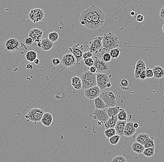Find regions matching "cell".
Instances as JSON below:
<instances>
[{"instance_id":"cell-18","label":"cell","mask_w":164,"mask_h":162,"mask_svg":"<svg viewBox=\"0 0 164 162\" xmlns=\"http://www.w3.org/2000/svg\"><path fill=\"white\" fill-rule=\"evenodd\" d=\"M19 42L17 39L11 38L5 43L6 49L7 51H13L19 49Z\"/></svg>"},{"instance_id":"cell-19","label":"cell","mask_w":164,"mask_h":162,"mask_svg":"<svg viewBox=\"0 0 164 162\" xmlns=\"http://www.w3.org/2000/svg\"><path fill=\"white\" fill-rule=\"evenodd\" d=\"M133 123L131 121L126 122L124 130V136L131 137L135 133L136 129L133 126Z\"/></svg>"},{"instance_id":"cell-48","label":"cell","mask_w":164,"mask_h":162,"mask_svg":"<svg viewBox=\"0 0 164 162\" xmlns=\"http://www.w3.org/2000/svg\"><path fill=\"white\" fill-rule=\"evenodd\" d=\"M164 7L163 6V7H161L160 10V17L162 19H164Z\"/></svg>"},{"instance_id":"cell-24","label":"cell","mask_w":164,"mask_h":162,"mask_svg":"<svg viewBox=\"0 0 164 162\" xmlns=\"http://www.w3.org/2000/svg\"><path fill=\"white\" fill-rule=\"evenodd\" d=\"M71 84L75 89L81 90L82 88L81 79L78 76H74L73 77L71 81Z\"/></svg>"},{"instance_id":"cell-26","label":"cell","mask_w":164,"mask_h":162,"mask_svg":"<svg viewBox=\"0 0 164 162\" xmlns=\"http://www.w3.org/2000/svg\"><path fill=\"white\" fill-rule=\"evenodd\" d=\"M118 120L117 115L113 117H110L108 120L105 123V129H109V128H114Z\"/></svg>"},{"instance_id":"cell-34","label":"cell","mask_w":164,"mask_h":162,"mask_svg":"<svg viewBox=\"0 0 164 162\" xmlns=\"http://www.w3.org/2000/svg\"><path fill=\"white\" fill-rule=\"evenodd\" d=\"M104 134L105 136L107 137L108 139L110 138L111 137L114 136L116 134V130L114 128H109L106 129L104 131Z\"/></svg>"},{"instance_id":"cell-32","label":"cell","mask_w":164,"mask_h":162,"mask_svg":"<svg viewBox=\"0 0 164 162\" xmlns=\"http://www.w3.org/2000/svg\"><path fill=\"white\" fill-rule=\"evenodd\" d=\"M48 39L53 43H55L59 40V34L56 31H52L48 34Z\"/></svg>"},{"instance_id":"cell-47","label":"cell","mask_w":164,"mask_h":162,"mask_svg":"<svg viewBox=\"0 0 164 162\" xmlns=\"http://www.w3.org/2000/svg\"><path fill=\"white\" fill-rule=\"evenodd\" d=\"M147 78L146 76V73H145V70H144L142 73H141L139 75V79H142V80H144Z\"/></svg>"},{"instance_id":"cell-23","label":"cell","mask_w":164,"mask_h":162,"mask_svg":"<svg viewBox=\"0 0 164 162\" xmlns=\"http://www.w3.org/2000/svg\"><path fill=\"white\" fill-rule=\"evenodd\" d=\"M119 106H114V107H109L106 108V110L107 112V114L110 117H113L117 116L118 113L122 109Z\"/></svg>"},{"instance_id":"cell-16","label":"cell","mask_w":164,"mask_h":162,"mask_svg":"<svg viewBox=\"0 0 164 162\" xmlns=\"http://www.w3.org/2000/svg\"><path fill=\"white\" fill-rule=\"evenodd\" d=\"M146 64L144 61L142 60H139L137 62L135 66L134 77L137 79H139V75L144 70L146 69Z\"/></svg>"},{"instance_id":"cell-38","label":"cell","mask_w":164,"mask_h":162,"mask_svg":"<svg viewBox=\"0 0 164 162\" xmlns=\"http://www.w3.org/2000/svg\"><path fill=\"white\" fill-rule=\"evenodd\" d=\"M128 85H129V82L127 79L123 78L121 80L120 86L122 89L124 91L128 90L129 89Z\"/></svg>"},{"instance_id":"cell-50","label":"cell","mask_w":164,"mask_h":162,"mask_svg":"<svg viewBox=\"0 0 164 162\" xmlns=\"http://www.w3.org/2000/svg\"><path fill=\"white\" fill-rule=\"evenodd\" d=\"M33 65L30 64H29L26 65V68L28 70H32L33 69Z\"/></svg>"},{"instance_id":"cell-29","label":"cell","mask_w":164,"mask_h":162,"mask_svg":"<svg viewBox=\"0 0 164 162\" xmlns=\"http://www.w3.org/2000/svg\"><path fill=\"white\" fill-rule=\"evenodd\" d=\"M149 136L146 133H141L139 134L137 137L136 141L139 143H141V145H144L145 142L148 139Z\"/></svg>"},{"instance_id":"cell-27","label":"cell","mask_w":164,"mask_h":162,"mask_svg":"<svg viewBox=\"0 0 164 162\" xmlns=\"http://www.w3.org/2000/svg\"><path fill=\"white\" fill-rule=\"evenodd\" d=\"M37 57H38V54L36 52L32 50L28 51L25 55L26 59L30 63L34 62V61L37 59Z\"/></svg>"},{"instance_id":"cell-52","label":"cell","mask_w":164,"mask_h":162,"mask_svg":"<svg viewBox=\"0 0 164 162\" xmlns=\"http://www.w3.org/2000/svg\"><path fill=\"white\" fill-rule=\"evenodd\" d=\"M34 63L35 64V65H38L39 63H40V60L38 59H36L34 61Z\"/></svg>"},{"instance_id":"cell-12","label":"cell","mask_w":164,"mask_h":162,"mask_svg":"<svg viewBox=\"0 0 164 162\" xmlns=\"http://www.w3.org/2000/svg\"><path fill=\"white\" fill-rule=\"evenodd\" d=\"M76 59L72 53L68 52L65 53L62 57L61 63L64 66L68 68H71L72 66L76 64Z\"/></svg>"},{"instance_id":"cell-6","label":"cell","mask_w":164,"mask_h":162,"mask_svg":"<svg viewBox=\"0 0 164 162\" xmlns=\"http://www.w3.org/2000/svg\"><path fill=\"white\" fill-rule=\"evenodd\" d=\"M92 6L82 11L79 18L80 22L82 25L90 30L92 23Z\"/></svg>"},{"instance_id":"cell-9","label":"cell","mask_w":164,"mask_h":162,"mask_svg":"<svg viewBox=\"0 0 164 162\" xmlns=\"http://www.w3.org/2000/svg\"><path fill=\"white\" fill-rule=\"evenodd\" d=\"M92 57L94 61L93 65L97 69V73H105L108 71L110 69L109 65L102 60L101 56L93 55Z\"/></svg>"},{"instance_id":"cell-30","label":"cell","mask_w":164,"mask_h":162,"mask_svg":"<svg viewBox=\"0 0 164 162\" xmlns=\"http://www.w3.org/2000/svg\"><path fill=\"white\" fill-rule=\"evenodd\" d=\"M155 153V147L144 148L142 154L147 157H152L154 155Z\"/></svg>"},{"instance_id":"cell-1","label":"cell","mask_w":164,"mask_h":162,"mask_svg":"<svg viewBox=\"0 0 164 162\" xmlns=\"http://www.w3.org/2000/svg\"><path fill=\"white\" fill-rule=\"evenodd\" d=\"M119 41L117 36L109 32L104 35L102 40L101 54L104 52H109L113 49L118 47Z\"/></svg>"},{"instance_id":"cell-37","label":"cell","mask_w":164,"mask_h":162,"mask_svg":"<svg viewBox=\"0 0 164 162\" xmlns=\"http://www.w3.org/2000/svg\"><path fill=\"white\" fill-rule=\"evenodd\" d=\"M101 59L104 62L109 63L111 61L112 57L109 52H104L101 54Z\"/></svg>"},{"instance_id":"cell-44","label":"cell","mask_w":164,"mask_h":162,"mask_svg":"<svg viewBox=\"0 0 164 162\" xmlns=\"http://www.w3.org/2000/svg\"><path fill=\"white\" fill-rule=\"evenodd\" d=\"M136 19L138 22L141 23L143 22L144 20V17L142 15L138 14L137 15Z\"/></svg>"},{"instance_id":"cell-5","label":"cell","mask_w":164,"mask_h":162,"mask_svg":"<svg viewBox=\"0 0 164 162\" xmlns=\"http://www.w3.org/2000/svg\"><path fill=\"white\" fill-rule=\"evenodd\" d=\"M44 113L42 109L35 108L28 111L27 114L25 116V118L27 119V121H31L35 123H37L41 121Z\"/></svg>"},{"instance_id":"cell-41","label":"cell","mask_w":164,"mask_h":162,"mask_svg":"<svg viewBox=\"0 0 164 162\" xmlns=\"http://www.w3.org/2000/svg\"><path fill=\"white\" fill-rule=\"evenodd\" d=\"M93 56V54L90 51H86V52H84L83 53V56H82L83 60H86V59L92 57Z\"/></svg>"},{"instance_id":"cell-21","label":"cell","mask_w":164,"mask_h":162,"mask_svg":"<svg viewBox=\"0 0 164 162\" xmlns=\"http://www.w3.org/2000/svg\"><path fill=\"white\" fill-rule=\"evenodd\" d=\"M126 122V121L118 120L114 127L116 134L119 135L120 137L124 136V130Z\"/></svg>"},{"instance_id":"cell-13","label":"cell","mask_w":164,"mask_h":162,"mask_svg":"<svg viewBox=\"0 0 164 162\" xmlns=\"http://www.w3.org/2000/svg\"><path fill=\"white\" fill-rule=\"evenodd\" d=\"M97 86L99 87L101 90L106 89V84L110 81L109 77L105 73H97L96 74Z\"/></svg>"},{"instance_id":"cell-36","label":"cell","mask_w":164,"mask_h":162,"mask_svg":"<svg viewBox=\"0 0 164 162\" xmlns=\"http://www.w3.org/2000/svg\"><path fill=\"white\" fill-rule=\"evenodd\" d=\"M120 137H121L119 135L116 134L109 138V142L111 143V145H118L120 141Z\"/></svg>"},{"instance_id":"cell-51","label":"cell","mask_w":164,"mask_h":162,"mask_svg":"<svg viewBox=\"0 0 164 162\" xmlns=\"http://www.w3.org/2000/svg\"><path fill=\"white\" fill-rule=\"evenodd\" d=\"M111 86H112V85H111V82L110 81H109L107 84H106V88H110V87H111Z\"/></svg>"},{"instance_id":"cell-17","label":"cell","mask_w":164,"mask_h":162,"mask_svg":"<svg viewBox=\"0 0 164 162\" xmlns=\"http://www.w3.org/2000/svg\"><path fill=\"white\" fill-rule=\"evenodd\" d=\"M38 46L44 51H48L53 47L54 43L50 41L48 39H44L36 44Z\"/></svg>"},{"instance_id":"cell-46","label":"cell","mask_w":164,"mask_h":162,"mask_svg":"<svg viewBox=\"0 0 164 162\" xmlns=\"http://www.w3.org/2000/svg\"><path fill=\"white\" fill-rule=\"evenodd\" d=\"M88 70L91 73H97V69L96 68V67L95 66H90V67H88Z\"/></svg>"},{"instance_id":"cell-53","label":"cell","mask_w":164,"mask_h":162,"mask_svg":"<svg viewBox=\"0 0 164 162\" xmlns=\"http://www.w3.org/2000/svg\"><path fill=\"white\" fill-rule=\"evenodd\" d=\"M133 127L135 128L136 129H138V128H139V124L138 123H133Z\"/></svg>"},{"instance_id":"cell-3","label":"cell","mask_w":164,"mask_h":162,"mask_svg":"<svg viewBox=\"0 0 164 162\" xmlns=\"http://www.w3.org/2000/svg\"><path fill=\"white\" fill-rule=\"evenodd\" d=\"M96 74L97 73H90L88 70V67L85 66L80 77L82 83V89L85 90L89 87L97 86Z\"/></svg>"},{"instance_id":"cell-49","label":"cell","mask_w":164,"mask_h":162,"mask_svg":"<svg viewBox=\"0 0 164 162\" xmlns=\"http://www.w3.org/2000/svg\"><path fill=\"white\" fill-rule=\"evenodd\" d=\"M130 15H131L132 17H135L136 15V12L135 11V8H133V9H132V10L130 12Z\"/></svg>"},{"instance_id":"cell-28","label":"cell","mask_w":164,"mask_h":162,"mask_svg":"<svg viewBox=\"0 0 164 162\" xmlns=\"http://www.w3.org/2000/svg\"><path fill=\"white\" fill-rule=\"evenodd\" d=\"M94 100L95 108H98V109H106L107 108L104 101L99 96L96 97Z\"/></svg>"},{"instance_id":"cell-40","label":"cell","mask_w":164,"mask_h":162,"mask_svg":"<svg viewBox=\"0 0 164 162\" xmlns=\"http://www.w3.org/2000/svg\"><path fill=\"white\" fill-rule=\"evenodd\" d=\"M84 61L85 65L88 67L93 66L94 64V61L92 57H90L89 59H86V60H84Z\"/></svg>"},{"instance_id":"cell-43","label":"cell","mask_w":164,"mask_h":162,"mask_svg":"<svg viewBox=\"0 0 164 162\" xmlns=\"http://www.w3.org/2000/svg\"><path fill=\"white\" fill-rule=\"evenodd\" d=\"M52 63L53 65L55 66H57V65H59L61 63V60L60 59L57 57H55L52 60Z\"/></svg>"},{"instance_id":"cell-45","label":"cell","mask_w":164,"mask_h":162,"mask_svg":"<svg viewBox=\"0 0 164 162\" xmlns=\"http://www.w3.org/2000/svg\"><path fill=\"white\" fill-rule=\"evenodd\" d=\"M33 43H34L33 40L31 38L29 37V36L28 38H27L25 40V43L27 44V45H31V44H33Z\"/></svg>"},{"instance_id":"cell-31","label":"cell","mask_w":164,"mask_h":162,"mask_svg":"<svg viewBox=\"0 0 164 162\" xmlns=\"http://www.w3.org/2000/svg\"><path fill=\"white\" fill-rule=\"evenodd\" d=\"M121 53V49L118 48L113 49L109 52L112 59H117L119 57Z\"/></svg>"},{"instance_id":"cell-39","label":"cell","mask_w":164,"mask_h":162,"mask_svg":"<svg viewBox=\"0 0 164 162\" xmlns=\"http://www.w3.org/2000/svg\"><path fill=\"white\" fill-rule=\"evenodd\" d=\"M111 162H126L127 160L122 155H118V156H116V157L112 159Z\"/></svg>"},{"instance_id":"cell-8","label":"cell","mask_w":164,"mask_h":162,"mask_svg":"<svg viewBox=\"0 0 164 162\" xmlns=\"http://www.w3.org/2000/svg\"><path fill=\"white\" fill-rule=\"evenodd\" d=\"M69 51L70 52L72 53L76 59V64L78 65L79 64L81 61L83 60V53L85 52V45H82L79 46V44H75L73 46L69 48Z\"/></svg>"},{"instance_id":"cell-35","label":"cell","mask_w":164,"mask_h":162,"mask_svg":"<svg viewBox=\"0 0 164 162\" xmlns=\"http://www.w3.org/2000/svg\"><path fill=\"white\" fill-rule=\"evenodd\" d=\"M144 148H150V147H155V145L154 141V137H149L148 139L145 142L144 145Z\"/></svg>"},{"instance_id":"cell-11","label":"cell","mask_w":164,"mask_h":162,"mask_svg":"<svg viewBox=\"0 0 164 162\" xmlns=\"http://www.w3.org/2000/svg\"><path fill=\"white\" fill-rule=\"evenodd\" d=\"M29 19L31 22L38 23L43 20L44 17V13L43 10L39 8L32 9L28 15Z\"/></svg>"},{"instance_id":"cell-7","label":"cell","mask_w":164,"mask_h":162,"mask_svg":"<svg viewBox=\"0 0 164 162\" xmlns=\"http://www.w3.org/2000/svg\"><path fill=\"white\" fill-rule=\"evenodd\" d=\"M99 97L104 101L107 108L114 107L117 105L116 96L112 92L105 91L101 93Z\"/></svg>"},{"instance_id":"cell-2","label":"cell","mask_w":164,"mask_h":162,"mask_svg":"<svg viewBox=\"0 0 164 162\" xmlns=\"http://www.w3.org/2000/svg\"><path fill=\"white\" fill-rule=\"evenodd\" d=\"M92 15L90 30H96L104 24L105 18V12L98 7L92 5Z\"/></svg>"},{"instance_id":"cell-4","label":"cell","mask_w":164,"mask_h":162,"mask_svg":"<svg viewBox=\"0 0 164 162\" xmlns=\"http://www.w3.org/2000/svg\"><path fill=\"white\" fill-rule=\"evenodd\" d=\"M102 36H97L93 39L92 41L86 44V47L87 51H90L92 52L93 55L101 56V50L102 48Z\"/></svg>"},{"instance_id":"cell-15","label":"cell","mask_w":164,"mask_h":162,"mask_svg":"<svg viewBox=\"0 0 164 162\" xmlns=\"http://www.w3.org/2000/svg\"><path fill=\"white\" fill-rule=\"evenodd\" d=\"M29 36L33 40L35 43L37 44L40 42L42 37L43 36V31L42 30L38 28H34L31 29L29 32Z\"/></svg>"},{"instance_id":"cell-25","label":"cell","mask_w":164,"mask_h":162,"mask_svg":"<svg viewBox=\"0 0 164 162\" xmlns=\"http://www.w3.org/2000/svg\"><path fill=\"white\" fill-rule=\"evenodd\" d=\"M131 148L133 152L139 155L142 154L144 149L143 145L136 141L132 143Z\"/></svg>"},{"instance_id":"cell-33","label":"cell","mask_w":164,"mask_h":162,"mask_svg":"<svg viewBox=\"0 0 164 162\" xmlns=\"http://www.w3.org/2000/svg\"><path fill=\"white\" fill-rule=\"evenodd\" d=\"M128 115L126 110L123 108L117 115V118L118 120L127 121Z\"/></svg>"},{"instance_id":"cell-54","label":"cell","mask_w":164,"mask_h":162,"mask_svg":"<svg viewBox=\"0 0 164 162\" xmlns=\"http://www.w3.org/2000/svg\"><path fill=\"white\" fill-rule=\"evenodd\" d=\"M164 24H163V25H162V31H163V33L164 32Z\"/></svg>"},{"instance_id":"cell-20","label":"cell","mask_w":164,"mask_h":162,"mask_svg":"<svg viewBox=\"0 0 164 162\" xmlns=\"http://www.w3.org/2000/svg\"><path fill=\"white\" fill-rule=\"evenodd\" d=\"M41 121L44 126L50 127L53 122V116L50 113H45L42 116Z\"/></svg>"},{"instance_id":"cell-10","label":"cell","mask_w":164,"mask_h":162,"mask_svg":"<svg viewBox=\"0 0 164 162\" xmlns=\"http://www.w3.org/2000/svg\"><path fill=\"white\" fill-rule=\"evenodd\" d=\"M93 119L97 120L101 125L105 123L109 118L106 109L95 108L92 113Z\"/></svg>"},{"instance_id":"cell-42","label":"cell","mask_w":164,"mask_h":162,"mask_svg":"<svg viewBox=\"0 0 164 162\" xmlns=\"http://www.w3.org/2000/svg\"><path fill=\"white\" fill-rule=\"evenodd\" d=\"M145 73L147 78H152L153 77V73L152 69L149 68H146L145 69Z\"/></svg>"},{"instance_id":"cell-14","label":"cell","mask_w":164,"mask_h":162,"mask_svg":"<svg viewBox=\"0 0 164 162\" xmlns=\"http://www.w3.org/2000/svg\"><path fill=\"white\" fill-rule=\"evenodd\" d=\"M84 90V95L90 100H93L98 97L101 93V90L98 86L89 87Z\"/></svg>"},{"instance_id":"cell-22","label":"cell","mask_w":164,"mask_h":162,"mask_svg":"<svg viewBox=\"0 0 164 162\" xmlns=\"http://www.w3.org/2000/svg\"><path fill=\"white\" fill-rule=\"evenodd\" d=\"M153 73V77L155 79H160L163 78L164 76V69L160 66H154L152 69Z\"/></svg>"}]
</instances>
